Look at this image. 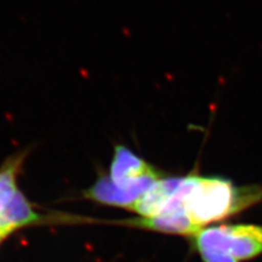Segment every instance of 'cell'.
<instances>
[{
  "instance_id": "6da1fadb",
  "label": "cell",
  "mask_w": 262,
  "mask_h": 262,
  "mask_svg": "<svg viewBox=\"0 0 262 262\" xmlns=\"http://www.w3.org/2000/svg\"><path fill=\"white\" fill-rule=\"evenodd\" d=\"M261 201L262 185L236 186L224 177L189 174L183 209L195 226L203 228Z\"/></svg>"
},
{
  "instance_id": "7a4b0ae2",
  "label": "cell",
  "mask_w": 262,
  "mask_h": 262,
  "mask_svg": "<svg viewBox=\"0 0 262 262\" xmlns=\"http://www.w3.org/2000/svg\"><path fill=\"white\" fill-rule=\"evenodd\" d=\"M162 171L124 144H116L110 173L97 178L83 192L84 198L105 206L130 210Z\"/></svg>"
},
{
  "instance_id": "3957f363",
  "label": "cell",
  "mask_w": 262,
  "mask_h": 262,
  "mask_svg": "<svg viewBox=\"0 0 262 262\" xmlns=\"http://www.w3.org/2000/svg\"><path fill=\"white\" fill-rule=\"evenodd\" d=\"M194 250H215L236 260H249L262 253V226L248 224L201 228L190 237Z\"/></svg>"
},
{
  "instance_id": "277c9868",
  "label": "cell",
  "mask_w": 262,
  "mask_h": 262,
  "mask_svg": "<svg viewBox=\"0 0 262 262\" xmlns=\"http://www.w3.org/2000/svg\"><path fill=\"white\" fill-rule=\"evenodd\" d=\"M182 177H162L154 182L139 198L130 211L141 217H155L166 214L174 200Z\"/></svg>"
},
{
  "instance_id": "5b68a950",
  "label": "cell",
  "mask_w": 262,
  "mask_h": 262,
  "mask_svg": "<svg viewBox=\"0 0 262 262\" xmlns=\"http://www.w3.org/2000/svg\"><path fill=\"white\" fill-rule=\"evenodd\" d=\"M45 217L33 208L31 202L19 190L0 214V234L5 238L21 227L38 224Z\"/></svg>"
},
{
  "instance_id": "8992f818",
  "label": "cell",
  "mask_w": 262,
  "mask_h": 262,
  "mask_svg": "<svg viewBox=\"0 0 262 262\" xmlns=\"http://www.w3.org/2000/svg\"><path fill=\"white\" fill-rule=\"evenodd\" d=\"M27 158V151L15 153L0 166V214L19 191L18 174Z\"/></svg>"
},
{
  "instance_id": "52a82bcc",
  "label": "cell",
  "mask_w": 262,
  "mask_h": 262,
  "mask_svg": "<svg viewBox=\"0 0 262 262\" xmlns=\"http://www.w3.org/2000/svg\"><path fill=\"white\" fill-rule=\"evenodd\" d=\"M198 252L203 262H239L232 256L215 250H200Z\"/></svg>"
},
{
  "instance_id": "ba28073f",
  "label": "cell",
  "mask_w": 262,
  "mask_h": 262,
  "mask_svg": "<svg viewBox=\"0 0 262 262\" xmlns=\"http://www.w3.org/2000/svg\"><path fill=\"white\" fill-rule=\"evenodd\" d=\"M5 238V237L2 235V234H0V243H2L3 242V239Z\"/></svg>"
}]
</instances>
